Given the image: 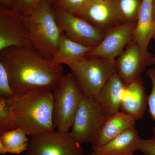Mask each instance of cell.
I'll list each match as a JSON object with an SVG mask.
<instances>
[{
  "mask_svg": "<svg viewBox=\"0 0 155 155\" xmlns=\"http://www.w3.org/2000/svg\"><path fill=\"white\" fill-rule=\"evenodd\" d=\"M14 94L53 91L64 76L62 64L42 57L34 48L12 47L0 51Z\"/></svg>",
  "mask_w": 155,
  "mask_h": 155,
  "instance_id": "obj_1",
  "label": "cell"
},
{
  "mask_svg": "<svg viewBox=\"0 0 155 155\" xmlns=\"http://www.w3.org/2000/svg\"><path fill=\"white\" fill-rule=\"evenodd\" d=\"M15 95L13 114L17 128L31 137L55 130L52 91H29Z\"/></svg>",
  "mask_w": 155,
  "mask_h": 155,
  "instance_id": "obj_2",
  "label": "cell"
},
{
  "mask_svg": "<svg viewBox=\"0 0 155 155\" xmlns=\"http://www.w3.org/2000/svg\"><path fill=\"white\" fill-rule=\"evenodd\" d=\"M19 17L34 48L43 58L53 60L64 33L58 25L51 3L43 0L33 14Z\"/></svg>",
  "mask_w": 155,
  "mask_h": 155,
  "instance_id": "obj_3",
  "label": "cell"
},
{
  "mask_svg": "<svg viewBox=\"0 0 155 155\" xmlns=\"http://www.w3.org/2000/svg\"><path fill=\"white\" fill-rule=\"evenodd\" d=\"M67 65L83 94L95 98L116 73L115 60L99 56L85 55Z\"/></svg>",
  "mask_w": 155,
  "mask_h": 155,
  "instance_id": "obj_4",
  "label": "cell"
},
{
  "mask_svg": "<svg viewBox=\"0 0 155 155\" xmlns=\"http://www.w3.org/2000/svg\"><path fill=\"white\" fill-rule=\"evenodd\" d=\"M52 94L55 129L69 132L84 95L72 73L64 75Z\"/></svg>",
  "mask_w": 155,
  "mask_h": 155,
  "instance_id": "obj_5",
  "label": "cell"
},
{
  "mask_svg": "<svg viewBox=\"0 0 155 155\" xmlns=\"http://www.w3.org/2000/svg\"><path fill=\"white\" fill-rule=\"evenodd\" d=\"M108 116L96 98L84 95L69 134L79 144H92Z\"/></svg>",
  "mask_w": 155,
  "mask_h": 155,
  "instance_id": "obj_6",
  "label": "cell"
},
{
  "mask_svg": "<svg viewBox=\"0 0 155 155\" xmlns=\"http://www.w3.org/2000/svg\"><path fill=\"white\" fill-rule=\"evenodd\" d=\"M26 155H84L81 145L69 132L53 131L32 137L28 142Z\"/></svg>",
  "mask_w": 155,
  "mask_h": 155,
  "instance_id": "obj_7",
  "label": "cell"
},
{
  "mask_svg": "<svg viewBox=\"0 0 155 155\" xmlns=\"http://www.w3.org/2000/svg\"><path fill=\"white\" fill-rule=\"evenodd\" d=\"M54 10L58 25L67 38L92 48L96 47L102 40L106 33L104 31L96 28L80 17Z\"/></svg>",
  "mask_w": 155,
  "mask_h": 155,
  "instance_id": "obj_8",
  "label": "cell"
},
{
  "mask_svg": "<svg viewBox=\"0 0 155 155\" xmlns=\"http://www.w3.org/2000/svg\"><path fill=\"white\" fill-rule=\"evenodd\" d=\"M153 64L152 55L143 51L133 41L115 60L116 73L125 85L140 77L146 68Z\"/></svg>",
  "mask_w": 155,
  "mask_h": 155,
  "instance_id": "obj_9",
  "label": "cell"
},
{
  "mask_svg": "<svg viewBox=\"0 0 155 155\" xmlns=\"http://www.w3.org/2000/svg\"><path fill=\"white\" fill-rule=\"evenodd\" d=\"M12 47L34 48L19 14L11 9L1 6L0 51Z\"/></svg>",
  "mask_w": 155,
  "mask_h": 155,
  "instance_id": "obj_10",
  "label": "cell"
},
{
  "mask_svg": "<svg viewBox=\"0 0 155 155\" xmlns=\"http://www.w3.org/2000/svg\"><path fill=\"white\" fill-rule=\"evenodd\" d=\"M137 22L122 23L106 31L102 41L86 55L116 60L132 38Z\"/></svg>",
  "mask_w": 155,
  "mask_h": 155,
  "instance_id": "obj_11",
  "label": "cell"
},
{
  "mask_svg": "<svg viewBox=\"0 0 155 155\" xmlns=\"http://www.w3.org/2000/svg\"><path fill=\"white\" fill-rule=\"evenodd\" d=\"M79 17L105 32L122 24L114 0H87Z\"/></svg>",
  "mask_w": 155,
  "mask_h": 155,
  "instance_id": "obj_12",
  "label": "cell"
},
{
  "mask_svg": "<svg viewBox=\"0 0 155 155\" xmlns=\"http://www.w3.org/2000/svg\"><path fill=\"white\" fill-rule=\"evenodd\" d=\"M147 97L140 77L126 84L120 111L133 117L136 121L144 116Z\"/></svg>",
  "mask_w": 155,
  "mask_h": 155,
  "instance_id": "obj_13",
  "label": "cell"
},
{
  "mask_svg": "<svg viewBox=\"0 0 155 155\" xmlns=\"http://www.w3.org/2000/svg\"><path fill=\"white\" fill-rule=\"evenodd\" d=\"M155 35V19L153 11V0H143L134 31L132 41L147 52L150 41Z\"/></svg>",
  "mask_w": 155,
  "mask_h": 155,
  "instance_id": "obj_14",
  "label": "cell"
},
{
  "mask_svg": "<svg viewBox=\"0 0 155 155\" xmlns=\"http://www.w3.org/2000/svg\"><path fill=\"white\" fill-rule=\"evenodd\" d=\"M141 138L135 128L123 132L107 143L92 147L91 155H120L138 150Z\"/></svg>",
  "mask_w": 155,
  "mask_h": 155,
  "instance_id": "obj_15",
  "label": "cell"
},
{
  "mask_svg": "<svg viewBox=\"0 0 155 155\" xmlns=\"http://www.w3.org/2000/svg\"><path fill=\"white\" fill-rule=\"evenodd\" d=\"M136 121L133 117L121 111L108 116L92 144V147L101 146L123 132L135 128Z\"/></svg>",
  "mask_w": 155,
  "mask_h": 155,
  "instance_id": "obj_16",
  "label": "cell"
},
{
  "mask_svg": "<svg viewBox=\"0 0 155 155\" xmlns=\"http://www.w3.org/2000/svg\"><path fill=\"white\" fill-rule=\"evenodd\" d=\"M126 85L117 73L109 79L96 97L108 116L121 110Z\"/></svg>",
  "mask_w": 155,
  "mask_h": 155,
  "instance_id": "obj_17",
  "label": "cell"
},
{
  "mask_svg": "<svg viewBox=\"0 0 155 155\" xmlns=\"http://www.w3.org/2000/svg\"><path fill=\"white\" fill-rule=\"evenodd\" d=\"M93 48L73 41L64 34L60 40L58 51L53 60L58 64L67 65L85 55Z\"/></svg>",
  "mask_w": 155,
  "mask_h": 155,
  "instance_id": "obj_18",
  "label": "cell"
},
{
  "mask_svg": "<svg viewBox=\"0 0 155 155\" xmlns=\"http://www.w3.org/2000/svg\"><path fill=\"white\" fill-rule=\"evenodd\" d=\"M27 135L22 129L17 128L1 134L0 141L5 146L9 153L20 154L28 149L29 141Z\"/></svg>",
  "mask_w": 155,
  "mask_h": 155,
  "instance_id": "obj_19",
  "label": "cell"
},
{
  "mask_svg": "<svg viewBox=\"0 0 155 155\" xmlns=\"http://www.w3.org/2000/svg\"><path fill=\"white\" fill-rule=\"evenodd\" d=\"M119 19L122 23L137 21L143 0H114Z\"/></svg>",
  "mask_w": 155,
  "mask_h": 155,
  "instance_id": "obj_20",
  "label": "cell"
},
{
  "mask_svg": "<svg viewBox=\"0 0 155 155\" xmlns=\"http://www.w3.org/2000/svg\"><path fill=\"white\" fill-rule=\"evenodd\" d=\"M16 95L0 97V134L17 128L14 122L13 109Z\"/></svg>",
  "mask_w": 155,
  "mask_h": 155,
  "instance_id": "obj_21",
  "label": "cell"
},
{
  "mask_svg": "<svg viewBox=\"0 0 155 155\" xmlns=\"http://www.w3.org/2000/svg\"><path fill=\"white\" fill-rule=\"evenodd\" d=\"M87 0H51L53 8L79 17Z\"/></svg>",
  "mask_w": 155,
  "mask_h": 155,
  "instance_id": "obj_22",
  "label": "cell"
},
{
  "mask_svg": "<svg viewBox=\"0 0 155 155\" xmlns=\"http://www.w3.org/2000/svg\"><path fill=\"white\" fill-rule=\"evenodd\" d=\"M43 0H13L11 10L21 16H28L33 14ZM50 3L51 0H47Z\"/></svg>",
  "mask_w": 155,
  "mask_h": 155,
  "instance_id": "obj_23",
  "label": "cell"
},
{
  "mask_svg": "<svg viewBox=\"0 0 155 155\" xmlns=\"http://www.w3.org/2000/svg\"><path fill=\"white\" fill-rule=\"evenodd\" d=\"M0 94L1 96L11 97L15 96L10 84V79L7 69L0 61Z\"/></svg>",
  "mask_w": 155,
  "mask_h": 155,
  "instance_id": "obj_24",
  "label": "cell"
},
{
  "mask_svg": "<svg viewBox=\"0 0 155 155\" xmlns=\"http://www.w3.org/2000/svg\"><path fill=\"white\" fill-rule=\"evenodd\" d=\"M147 75L149 78L152 84V88L150 94L147 97V106L149 114L155 121V72L153 69H149Z\"/></svg>",
  "mask_w": 155,
  "mask_h": 155,
  "instance_id": "obj_25",
  "label": "cell"
},
{
  "mask_svg": "<svg viewBox=\"0 0 155 155\" xmlns=\"http://www.w3.org/2000/svg\"><path fill=\"white\" fill-rule=\"evenodd\" d=\"M152 137L147 139L141 138L138 150L144 155H155V127L153 129Z\"/></svg>",
  "mask_w": 155,
  "mask_h": 155,
  "instance_id": "obj_26",
  "label": "cell"
},
{
  "mask_svg": "<svg viewBox=\"0 0 155 155\" xmlns=\"http://www.w3.org/2000/svg\"><path fill=\"white\" fill-rule=\"evenodd\" d=\"M13 1V0H0V4L1 6L10 8Z\"/></svg>",
  "mask_w": 155,
  "mask_h": 155,
  "instance_id": "obj_27",
  "label": "cell"
},
{
  "mask_svg": "<svg viewBox=\"0 0 155 155\" xmlns=\"http://www.w3.org/2000/svg\"><path fill=\"white\" fill-rule=\"evenodd\" d=\"M8 153L9 152L7 148L2 142L0 141V154H5Z\"/></svg>",
  "mask_w": 155,
  "mask_h": 155,
  "instance_id": "obj_28",
  "label": "cell"
},
{
  "mask_svg": "<svg viewBox=\"0 0 155 155\" xmlns=\"http://www.w3.org/2000/svg\"><path fill=\"white\" fill-rule=\"evenodd\" d=\"M153 11L155 19V0H153Z\"/></svg>",
  "mask_w": 155,
  "mask_h": 155,
  "instance_id": "obj_29",
  "label": "cell"
},
{
  "mask_svg": "<svg viewBox=\"0 0 155 155\" xmlns=\"http://www.w3.org/2000/svg\"><path fill=\"white\" fill-rule=\"evenodd\" d=\"M154 38L155 40V36H154ZM154 61L155 67H154V68L153 69H154V71L155 72V56L154 58Z\"/></svg>",
  "mask_w": 155,
  "mask_h": 155,
  "instance_id": "obj_30",
  "label": "cell"
},
{
  "mask_svg": "<svg viewBox=\"0 0 155 155\" xmlns=\"http://www.w3.org/2000/svg\"><path fill=\"white\" fill-rule=\"evenodd\" d=\"M134 153H128V154H122L120 155H133Z\"/></svg>",
  "mask_w": 155,
  "mask_h": 155,
  "instance_id": "obj_31",
  "label": "cell"
},
{
  "mask_svg": "<svg viewBox=\"0 0 155 155\" xmlns=\"http://www.w3.org/2000/svg\"><path fill=\"white\" fill-rule=\"evenodd\" d=\"M25 153V152L22 153L20 154H18V155H24V154Z\"/></svg>",
  "mask_w": 155,
  "mask_h": 155,
  "instance_id": "obj_32",
  "label": "cell"
}]
</instances>
